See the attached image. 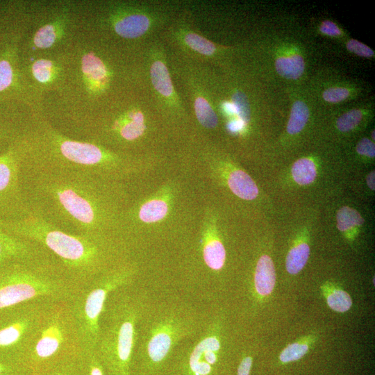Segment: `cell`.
Returning a JSON list of instances; mask_svg holds the SVG:
<instances>
[{"label":"cell","instance_id":"obj_44","mask_svg":"<svg viewBox=\"0 0 375 375\" xmlns=\"http://www.w3.org/2000/svg\"><path fill=\"white\" fill-rule=\"evenodd\" d=\"M10 375H31V374L26 370H22V371L17 372L16 373H14Z\"/></svg>","mask_w":375,"mask_h":375},{"label":"cell","instance_id":"obj_27","mask_svg":"<svg viewBox=\"0 0 375 375\" xmlns=\"http://www.w3.org/2000/svg\"><path fill=\"white\" fill-rule=\"evenodd\" d=\"M275 67L281 76L288 79H297L304 71L305 62L301 56L294 54L277 58Z\"/></svg>","mask_w":375,"mask_h":375},{"label":"cell","instance_id":"obj_18","mask_svg":"<svg viewBox=\"0 0 375 375\" xmlns=\"http://www.w3.org/2000/svg\"><path fill=\"white\" fill-rule=\"evenodd\" d=\"M49 253L37 243L12 235L0 228V267L12 261L33 258Z\"/></svg>","mask_w":375,"mask_h":375},{"label":"cell","instance_id":"obj_24","mask_svg":"<svg viewBox=\"0 0 375 375\" xmlns=\"http://www.w3.org/2000/svg\"><path fill=\"white\" fill-rule=\"evenodd\" d=\"M63 29V22L60 20L55 19L42 26L33 35L32 42L34 47L46 49L53 47L58 42Z\"/></svg>","mask_w":375,"mask_h":375},{"label":"cell","instance_id":"obj_29","mask_svg":"<svg viewBox=\"0 0 375 375\" xmlns=\"http://www.w3.org/2000/svg\"><path fill=\"white\" fill-rule=\"evenodd\" d=\"M310 255V247L306 242H301L293 247L288 252L285 267L290 274H297L306 265Z\"/></svg>","mask_w":375,"mask_h":375},{"label":"cell","instance_id":"obj_22","mask_svg":"<svg viewBox=\"0 0 375 375\" xmlns=\"http://www.w3.org/2000/svg\"><path fill=\"white\" fill-rule=\"evenodd\" d=\"M201 254L203 265L209 271L219 272L224 266L226 249L217 238L205 235L201 243Z\"/></svg>","mask_w":375,"mask_h":375},{"label":"cell","instance_id":"obj_20","mask_svg":"<svg viewBox=\"0 0 375 375\" xmlns=\"http://www.w3.org/2000/svg\"><path fill=\"white\" fill-rule=\"evenodd\" d=\"M276 283V272L272 259L267 255L260 257L256 266L253 276V291L256 297L265 299L274 290Z\"/></svg>","mask_w":375,"mask_h":375},{"label":"cell","instance_id":"obj_43","mask_svg":"<svg viewBox=\"0 0 375 375\" xmlns=\"http://www.w3.org/2000/svg\"><path fill=\"white\" fill-rule=\"evenodd\" d=\"M367 184L368 187L372 190H375V172L373 170L370 172L366 177Z\"/></svg>","mask_w":375,"mask_h":375},{"label":"cell","instance_id":"obj_10","mask_svg":"<svg viewBox=\"0 0 375 375\" xmlns=\"http://www.w3.org/2000/svg\"><path fill=\"white\" fill-rule=\"evenodd\" d=\"M169 64L174 82L183 90L197 123L211 130L219 124L216 110L217 80L209 65L169 53Z\"/></svg>","mask_w":375,"mask_h":375},{"label":"cell","instance_id":"obj_46","mask_svg":"<svg viewBox=\"0 0 375 375\" xmlns=\"http://www.w3.org/2000/svg\"><path fill=\"white\" fill-rule=\"evenodd\" d=\"M372 137L373 138V140H374V131H372Z\"/></svg>","mask_w":375,"mask_h":375},{"label":"cell","instance_id":"obj_14","mask_svg":"<svg viewBox=\"0 0 375 375\" xmlns=\"http://www.w3.org/2000/svg\"><path fill=\"white\" fill-rule=\"evenodd\" d=\"M160 39L171 54L208 65L222 60L226 50L200 33L188 17L182 16L172 18L161 32Z\"/></svg>","mask_w":375,"mask_h":375},{"label":"cell","instance_id":"obj_16","mask_svg":"<svg viewBox=\"0 0 375 375\" xmlns=\"http://www.w3.org/2000/svg\"><path fill=\"white\" fill-rule=\"evenodd\" d=\"M19 35L12 28L0 24V106L19 96L23 87L22 69L19 64Z\"/></svg>","mask_w":375,"mask_h":375},{"label":"cell","instance_id":"obj_47","mask_svg":"<svg viewBox=\"0 0 375 375\" xmlns=\"http://www.w3.org/2000/svg\"><path fill=\"white\" fill-rule=\"evenodd\" d=\"M1 8H0V11H1ZM2 19H3L2 18H0V24H1V22H2Z\"/></svg>","mask_w":375,"mask_h":375},{"label":"cell","instance_id":"obj_26","mask_svg":"<svg viewBox=\"0 0 375 375\" xmlns=\"http://www.w3.org/2000/svg\"><path fill=\"white\" fill-rule=\"evenodd\" d=\"M327 305L333 311L345 312L352 306V299L348 292L340 287L326 283L321 287Z\"/></svg>","mask_w":375,"mask_h":375},{"label":"cell","instance_id":"obj_39","mask_svg":"<svg viewBox=\"0 0 375 375\" xmlns=\"http://www.w3.org/2000/svg\"><path fill=\"white\" fill-rule=\"evenodd\" d=\"M347 48L349 51L359 56L372 57L374 55V51L368 46L354 39L348 41Z\"/></svg>","mask_w":375,"mask_h":375},{"label":"cell","instance_id":"obj_4","mask_svg":"<svg viewBox=\"0 0 375 375\" xmlns=\"http://www.w3.org/2000/svg\"><path fill=\"white\" fill-rule=\"evenodd\" d=\"M2 229L39 244L56 258L71 278L81 284L128 258L127 243L118 236L69 234L32 214L3 222Z\"/></svg>","mask_w":375,"mask_h":375},{"label":"cell","instance_id":"obj_32","mask_svg":"<svg viewBox=\"0 0 375 375\" xmlns=\"http://www.w3.org/2000/svg\"><path fill=\"white\" fill-rule=\"evenodd\" d=\"M292 175L298 184H310L315 180L317 175L315 165L308 158H301L294 163L292 167Z\"/></svg>","mask_w":375,"mask_h":375},{"label":"cell","instance_id":"obj_8","mask_svg":"<svg viewBox=\"0 0 375 375\" xmlns=\"http://www.w3.org/2000/svg\"><path fill=\"white\" fill-rule=\"evenodd\" d=\"M137 275L136 264L126 258L83 284L69 301L84 352L95 349L109 297L132 285Z\"/></svg>","mask_w":375,"mask_h":375},{"label":"cell","instance_id":"obj_49","mask_svg":"<svg viewBox=\"0 0 375 375\" xmlns=\"http://www.w3.org/2000/svg\"><path fill=\"white\" fill-rule=\"evenodd\" d=\"M132 375H140V374H132Z\"/></svg>","mask_w":375,"mask_h":375},{"label":"cell","instance_id":"obj_28","mask_svg":"<svg viewBox=\"0 0 375 375\" xmlns=\"http://www.w3.org/2000/svg\"><path fill=\"white\" fill-rule=\"evenodd\" d=\"M167 203L161 199H152L144 203L137 212V217L143 222L152 223L163 219L167 213Z\"/></svg>","mask_w":375,"mask_h":375},{"label":"cell","instance_id":"obj_7","mask_svg":"<svg viewBox=\"0 0 375 375\" xmlns=\"http://www.w3.org/2000/svg\"><path fill=\"white\" fill-rule=\"evenodd\" d=\"M83 353L69 301H50L19 362L35 375Z\"/></svg>","mask_w":375,"mask_h":375},{"label":"cell","instance_id":"obj_5","mask_svg":"<svg viewBox=\"0 0 375 375\" xmlns=\"http://www.w3.org/2000/svg\"><path fill=\"white\" fill-rule=\"evenodd\" d=\"M152 296L132 285L109 297L95 347L107 375H132L140 322Z\"/></svg>","mask_w":375,"mask_h":375},{"label":"cell","instance_id":"obj_34","mask_svg":"<svg viewBox=\"0 0 375 375\" xmlns=\"http://www.w3.org/2000/svg\"><path fill=\"white\" fill-rule=\"evenodd\" d=\"M10 106H0V142H12L20 132L10 117Z\"/></svg>","mask_w":375,"mask_h":375},{"label":"cell","instance_id":"obj_17","mask_svg":"<svg viewBox=\"0 0 375 375\" xmlns=\"http://www.w3.org/2000/svg\"><path fill=\"white\" fill-rule=\"evenodd\" d=\"M142 105L135 103L112 118L103 131L115 142L130 144L140 140L147 130L145 110Z\"/></svg>","mask_w":375,"mask_h":375},{"label":"cell","instance_id":"obj_23","mask_svg":"<svg viewBox=\"0 0 375 375\" xmlns=\"http://www.w3.org/2000/svg\"><path fill=\"white\" fill-rule=\"evenodd\" d=\"M228 185L231 191L241 199L252 200L258 196L257 185L250 176L242 170H235L229 174Z\"/></svg>","mask_w":375,"mask_h":375},{"label":"cell","instance_id":"obj_35","mask_svg":"<svg viewBox=\"0 0 375 375\" xmlns=\"http://www.w3.org/2000/svg\"><path fill=\"white\" fill-rule=\"evenodd\" d=\"M82 356L60 362L35 375H83Z\"/></svg>","mask_w":375,"mask_h":375},{"label":"cell","instance_id":"obj_36","mask_svg":"<svg viewBox=\"0 0 375 375\" xmlns=\"http://www.w3.org/2000/svg\"><path fill=\"white\" fill-rule=\"evenodd\" d=\"M81 364L83 375H107L95 350L84 352Z\"/></svg>","mask_w":375,"mask_h":375},{"label":"cell","instance_id":"obj_41","mask_svg":"<svg viewBox=\"0 0 375 375\" xmlns=\"http://www.w3.org/2000/svg\"><path fill=\"white\" fill-rule=\"evenodd\" d=\"M253 362L252 356L244 353L237 367L236 375H249Z\"/></svg>","mask_w":375,"mask_h":375},{"label":"cell","instance_id":"obj_1","mask_svg":"<svg viewBox=\"0 0 375 375\" xmlns=\"http://www.w3.org/2000/svg\"><path fill=\"white\" fill-rule=\"evenodd\" d=\"M119 180L59 169L21 167L22 193L32 214L65 233L119 236L125 193Z\"/></svg>","mask_w":375,"mask_h":375},{"label":"cell","instance_id":"obj_13","mask_svg":"<svg viewBox=\"0 0 375 375\" xmlns=\"http://www.w3.org/2000/svg\"><path fill=\"white\" fill-rule=\"evenodd\" d=\"M49 302L30 301L6 309L8 317L0 321V359L20 364Z\"/></svg>","mask_w":375,"mask_h":375},{"label":"cell","instance_id":"obj_31","mask_svg":"<svg viewBox=\"0 0 375 375\" xmlns=\"http://www.w3.org/2000/svg\"><path fill=\"white\" fill-rule=\"evenodd\" d=\"M309 117V110L302 101H296L291 108L287 131L291 135L299 133L305 126Z\"/></svg>","mask_w":375,"mask_h":375},{"label":"cell","instance_id":"obj_48","mask_svg":"<svg viewBox=\"0 0 375 375\" xmlns=\"http://www.w3.org/2000/svg\"><path fill=\"white\" fill-rule=\"evenodd\" d=\"M373 284L374 285V277L373 278Z\"/></svg>","mask_w":375,"mask_h":375},{"label":"cell","instance_id":"obj_40","mask_svg":"<svg viewBox=\"0 0 375 375\" xmlns=\"http://www.w3.org/2000/svg\"><path fill=\"white\" fill-rule=\"evenodd\" d=\"M356 151L360 155L374 158V143L368 138H362L356 146Z\"/></svg>","mask_w":375,"mask_h":375},{"label":"cell","instance_id":"obj_45","mask_svg":"<svg viewBox=\"0 0 375 375\" xmlns=\"http://www.w3.org/2000/svg\"><path fill=\"white\" fill-rule=\"evenodd\" d=\"M3 222L0 219V228H2Z\"/></svg>","mask_w":375,"mask_h":375},{"label":"cell","instance_id":"obj_9","mask_svg":"<svg viewBox=\"0 0 375 375\" xmlns=\"http://www.w3.org/2000/svg\"><path fill=\"white\" fill-rule=\"evenodd\" d=\"M225 315L208 312L201 331L174 351L167 375H222L225 357Z\"/></svg>","mask_w":375,"mask_h":375},{"label":"cell","instance_id":"obj_6","mask_svg":"<svg viewBox=\"0 0 375 375\" xmlns=\"http://www.w3.org/2000/svg\"><path fill=\"white\" fill-rule=\"evenodd\" d=\"M83 284L50 253L0 267V312L35 301H71Z\"/></svg>","mask_w":375,"mask_h":375},{"label":"cell","instance_id":"obj_3","mask_svg":"<svg viewBox=\"0 0 375 375\" xmlns=\"http://www.w3.org/2000/svg\"><path fill=\"white\" fill-rule=\"evenodd\" d=\"M207 316L179 295L152 297L139 324L132 374L167 375L176 348L201 331Z\"/></svg>","mask_w":375,"mask_h":375},{"label":"cell","instance_id":"obj_15","mask_svg":"<svg viewBox=\"0 0 375 375\" xmlns=\"http://www.w3.org/2000/svg\"><path fill=\"white\" fill-rule=\"evenodd\" d=\"M21 156L15 140L0 154V219L12 222L29 215L20 183Z\"/></svg>","mask_w":375,"mask_h":375},{"label":"cell","instance_id":"obj_11","mask_svg":"<svg viewBox=\"0 0 375 375\" xmlns=\"http://www.w3.org/2000/svg\"><path fill=\"white\" fill-rule=\"evenodd\" d=\"M169 11L160 3L119 1L110 3L105 24L119 38L139 41L155 38L172 19Z\"/></svg>","mask_w":375,"mask_h":375},{"label":"cell","instance_id":"obj_21","mask_svg":"<svg viewBox=\"0 0 375 375\" xmlns=\"http://www.w3.org/2000/svg\"><path fill=\"white\" fill-rule=\"evenodd\" d=\"M219 109L231 120H239L247 125L251 120V111L249 98L242 90H235L231 99L219 101L216 104V110ZM229 120V121H231Z\"/></svg>","mask_w":375,"mask_h":375},{"label":"cell","instance_id":"obj_2","mask_svg":"<svg viewBox=\"0 0 375 375\" xmlns=\"http://www.w3.org/2000/svg\"><path fill=\"white\" fill-rule=\"evenodd\" d=\"M21 167L80 172L119 180L134 169L130 156L103 145L72 140L38 121L15 140Z\"/></svg>","mask_w":375,"mask_h":375},{"label":"cell","instance_id":"obj_25","mask_svg":"<svg viewBox=\"0 0 375 375\" xmlns=\"http://www.w3.org/2000/svg\"><path fill=\"white\" fill-rule=\"evenodd\" d=\"M31 74L38 85L49 86L58 76V65L51 59H36L31 66Z\"/></svg>","mask_w":375,"mask_h":375},{"label":"cell","instance_id":"obj_33","mask_svg":"<svg viewBox=\"0 0 375 375\" xmlns=\"http://www.w3.org/2000/svg\"><path fill=\"white\" fill-rule=\"evenodd\" d=\"M337 227L340 231H346L355 226L362 225L365 220L355 209L344 206L337 212Z\"/></svg>","mask_w":375,"mask_h":375},{"label":"cell","instance_id":"obj_37","mask_svg":"<svg viewBox=\"0 0 375 375\" xmlns=\"http://www.w3.org/2000/svg\"><path fill=\"white\" fill-rule=\"evenodd\" d=\"M362 113L360 110L352 109L341 115L336 122L339 131L347 132L353 129L361 121Z\"/></svg>","mask_w":375,"mask_h":375},{"label":"cell","instance_id":"obj_19","mask_svg":"<svg viewBox=\"0 0 375 375\" xmlns=\"http://www.w3.org/2000/svg\"><path fill=\"white\" fill-rule=\"evenodd\" d=\"M81 71L86 84L92 92H104L110 85L111 72L105 62L94 53L82 58Z\"/></svg>","mask_w":375,"mask_h":375},{"label":"cell","instance_id":"obj_42","mask_svg":"<svg viewBox=\"0 0 375 375\" xmlns=\"http://www.w3.org/2000/svg\"><path fill=\"white\" fill-rule=\"evenodd\" d=\"M320 31L330 36H338L341 34L340 30L337 25L330 20H325L322 23Z\"/></svg>","mask_w":375,"mask_h":375},{"label":"cell","instance_id":"obj_12","mask_svg":"<svg viewBox=\"0 0 375 375\" xmlns=\"http://www.w3.org/2000/svg\"><path fill=\"white\" fill-rule=\"evenodd\" d=\"M143 58L146 79L155 109L166 119H183L187 114L186 107L174 84L168 49L160 38L155 37L147 42Z\"/></svg>","mask_w":375,"mask_h":375},{"label":"cell","instance_id":"obj_38","mask_svg":"<svg viewBox=\"0 0 375 375\" xmlns=\"http://www.w3.org/2000/svg\"><path fill=\"white\" fill-rule=\"evenodd\" d=\"M349 90L345 88H330L323 92L324 99L330 103H338L346 99Z\"/></svg>","mask_w":375,"mask_h":375},{"label":"cell","instance_id":"obj_30","mask_svg":"<svg viewBox=\"0 0 375 375\" xmlns=\"http://www.w3.org/2000/svg\"><path fill=\"white\" fill-rule=\"evenodd\" d=\"M316 336L309 335L301 340L288 344L281 353L279 358L283 363L295 361L307 353L310 346L315 341Z\"/></svg>","mask_w":375,"mask_h":375}]
</instances>
